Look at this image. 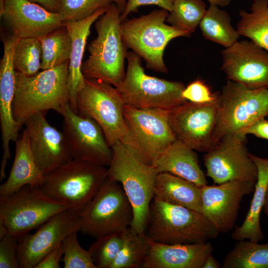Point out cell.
Masks as SVG:
<instances>
[{
	"mask_svg": "<svg viewBox=\"0 0 268 268\" xmlns=\"http://www.w3.org/2000/svg\"><path fill=\"white\" fill-rule=\"evenodd\" d=\"M121 14L116 4L112 2L95 21L97 36L88 45L89 55L81 66L84 77L98 79L115 87L125 76L128 49L122 35Z\"/></svg>",
	"mask_w": 268,
	"mask_h": 268,
	"instance_id": "cell-1",
	"label": "cell"
},
{
	"mask_svg": "<svg viewBox=\"0 0 268 268\" xmlns=\"http://www.w3.org/2000/svg\"><path fill=\"white\" fill-rule=\"evenodd\" d=\"M145 233L151 241L168 244L204 243L219 234L202 213L154 197Z\"/></svg>",
	"mask_w": 268,
	"mask_h": 268,
	"instance_id": "cell-2",
	"label": "cell"
},
{
	"mask_svg": "<svg viewBox=\"0 0 268 268\" xmlns=\"http://www.w3.org/2000/svg\"><path fill=\"white\" fill-rule=\"evenodd\" d=\"M68 64L69 61L32 76L16 71L12 110L14 119L21 127L34 114L51 109L60 114L68 103Z\"/></svg>",
	"mask_w": 268,
	"mask_h": 268,
	"instance_id": "cell-3",
	"label": "cell"
},
{
	"mask_svg": "<svg viewBox=\"0 0 268 268\" xmlns=\"http://www.w3.org/2000/svg\"><path fill=\"white\" fill-rule=\"evenodd\" d=\"M111 147L113 156L108 177L121 184L132 205L131 227L138 233L145 232L158 172L152 165L137 159L120 141Z\"/></svg>",
	"mask_w": 268,
	"mask_h": 268,
	"instance_id": "cell-4",
	"label": "cell"
},
{
	"mask_svg": "<svg viewBox=\"0 0 268 268\" xmlns=\"http://www.w3.org/2000/svg\"><path fill=\"white\" fill-rule=\"evenodd\" d=\"M168 111L124 105L126 132L121 143L141 162L152 165L176 139Z\"/></svg>",
	"mask_w": 268,
	"mask_h": 268,
	"instance_id": "cell-5",
	"label": "cell"
},
{
	"mask_svg": "<svg viewBox=\"0 0 268 268\" xmlns=\"http://www.w3.org/2000/svg\"><path fill=\"white\" fill-rule=\"evenodd\" d=\"M107 179L105 166L72 159L45 175L40 187L52 199L81 210Z\"/></svg>",
	"mask_w": 268,
	"mask_h": 268,
	"instance_id": "cell-6",
	"label": "cell"
},
{
	"mask_svg": "<svg viewBox=\"0 0 268 268\" xmlns=\"http://www.w3.org/2000/svg\"><path fill=\"white\" fill-rule=\"evenodd\" d=\"M169 11L161 8L146 15L121 23V33L128 49L142 58L147 68L167 73L163 53L168 43L179 37H189L191 34L166 24Z\"/></svg>",
	"mask_w": 268,
	"mask_h": 268,
	"instance_id": "cell-7",
	"label": "cell"
},
{
	"mask_svg": "<svg viewBox=\"0 0 268 268\" xmlns=\"http://www.w3.org/2000/svg\"><path fill=\"white\" fill-rule=\"evenodd\" d=\"M126 59L125 78L116 87L125 105L171 111L188 101L182 95L185 86L182 82L147 75L141 58L133 51L127 52Z\"/></svg>",
	"mask_w": 268,
	"mask_h": 268,
	"instance_id": "cell-8",
	"label": "cell"
},
{
	"mask_svg": "<svg viewBox=\"0 0 268 268\" xmlns=\"http://www.w3.org/2000/svg\"><path fill=\"white\" fill-rule=\"evenodd\" d=\"M217 104L214 144L268 116V87L252 89L228 80L218 95Z\"/></svg>",
	"mask_w": 268,
	"mask_h": 268,
	"instance_id": "cell-9",
	"label": "cell"
},
{
	"mask_svg": "<svg viewBox=\"0 0 268 268\" xmlns=\"http://www.w3.org/2000/svg\"><path fill=\"white\" fill-rule=\"evenodd\" d=\"M80 218L79 232L96 239L122 232L131 226L133 209L121 184L108 177L80 210Z\"/></svg>",
	"mask_w": 268,
	"mask_h": 268,
	"instance_id": "cell-10",
	"label": "cell"
},
{
	"mask_svg": "<svg viewBox=\"0 0 268 268\" xmlns=\"http://www.w3.org/2000/svg\"><path fill=\"white\" fill-rule=\"evenodd\" d=\"M70 208L46 195L40 187L25 185L10 196L0 198V221L8 234L19 239Z\"/></svg>",
	"mask_w": 268,
	"mask_h": 268,
	"instance_id": "cell-11",
	"label": "cell"
},
{
	"mask_svg": "<svg viewBox=\"0 0 268 268\" xmlns=\"http://www.w3.org/2000/svg\"><path fill=\"white\" fill-rule=\"evenodd\" d=\"M77 113L94 120L103 131L111 147L121 141L126 132L124 103L115 87L85 77L76 98Z\"/></svg>",
	"mask_w": 268,
	"mask_h": 268,
	"instance_id": "cell-12",
	"label": "cell"
},
{
	"mask_svg": "<svg viewBox=\"0 0 268 268\" xmlns=\"http://www.w3.org/2000/svg\"><path fill=\"white\" fill-rule=\"evenodd\" d=\"M246 135L225 136L203 156L206 176L215 184L228 181L256 183L258 171L246 147Z\"/></svg>",
	"mask_w": 268,
	"mask_h": 268,
	"instance_id": "cell-13",
	"label": "cell"
},
{
	"mask_svg": "<svg viewBox=\"0 0 268 268\" xmlns=\"http://www.w3.org/2000/svg\"><path fill=\"white\" fill-rule=\"evenodd\" d=\"M60 114L63 117V132L73 159L102 166L112 160V147L100 126L93 119L74 112L68 103Z\"/></svg>",
	"mask_w": 268,
	"mask_h": 268,
	"instance_id": "cell-14",
	"label": "cell"
},
{
	"mask_svg": "<svg viewBox=\"0 0 268 268\" xmlns=\"http://www.w3.org/2000/svg\"><path fill=\"white\" fill-rule=\"evenodd\" d=\"M80 210L70 208L51 217L33 234L19 239L17 258L21 268H34L63 240L80 229Z\"/></svg>",
	"mask_w": 268,
	"mask_h": 268,
	"instance_id": "cell-15",
	"label": "cell"
},
{
	"mask_svg": "<svg viewBox=\"0 0 268 268\" xmlns=\"http://www.w3.org/2000/svg\"><path fill=\"white\" fill-rule=\"evenodd\" d=\"M217 100L209 103L189 101L169 112V122L177 139L201 152L214 145Z\"/></svg>",
	"mask_w": 268,
	"mask_h": 268,
	"instance_id": "cell-16",
	"label": "cell"
},
{
	"mask_svg": "<svg viewBox=\"0 0 268 268\" xmlns=\"http://www.w3.org/2000/svg\"><path fill=\"white\" fill-rule=\"evenodd\" d=\"M228 80L252 89L268 87V51L251 40L238 41L221 52Z\"/></svg>",
	"mask_w": 268,
	"mask_h": 268,
	"instance_id": "cell-17",
	"label": "cell"
},
{
	"mask_svg": "<svg viewBox=\"0 0 268 268\" xmlns=\"http://www.w3.org/2000/svg\"><path fill=\"white\" fill-rule=\"evenodd\" d=\"M255 182L228 181L201 187L202 213L219 233L231 231L238 217L243 198L255 191Z\"/></svg>",
	"mask_w": 268,
	"mask_h": 268,
	"instance_id": "cell-18",
	"label": "cell"
},
{
	"mask_svg": "<svg viewBox=\"0 0 268 268\" xmlns=\"http://www.w3.org/2000/svg\"><path fill=\"white\" fill-rule=\"evenodd\" d=\"M47 112L34 114L24 124L33 154L44 175L73 159L64 132L49 123Z\"/></svg>",
	"mask_w": 268,
	"mask_h": 268,
	"instance_id": "cell-19",
	"label": "cell"
},
{
	"mask_svg": "<svg viewBox=\"0 0 268 268\" xmlns=\"http://www.w3.org/2000/svg\"><path fill=\"white\" fill-rule=\"evenodd\" d=\"M3 54L0 63V124L3 150L0 169V180L5 178V168L10 158L9 144L16 141L21 128L13 115L12 105L16 85V70L13 56L17 39H3Z\"/></svg>",
	"mask_w": 268,
	"mask_h": 268,
	"instance_id": "cell-20",
	"label": "cell"
},
{
	"mask_svg": "<svg viewBox=\"0 0 268 268\" xmlns=\"http://www.w3.org/2000/svg\"><path fill=\"white\" fill-rule=\"evenodd\" d=\"M0 15L12 34L19 38H39L64 26L59 13L27 0H4Z\"/></svg>",
	"mask_w": 268,
	"mask_h": 268,
	"instance_id": "cell-21",
	"label": "cell"
},
{
	"mask_svg": "<svg viewBox=\"0 0 268 268\" xmlns=\"http://www.w3.org/2000/svg\"><path fill=\"white\" fill-rule=\"evenodd\" d=\"M142 268H202L213 248L210 243L163 244L149 240Z\"/></svg>",
	"mask_w": 268,
	"mask_h": 268,
	"instance_id": "cell-22",
	"label": "cell"
},
{
	"mask_svg": "<svg viewBox=\"0 0 268 268\" xmlns=\"http://www.w3.org/2000/svg\"><path fill=\"white\" fill-rule=\"evenodd\" d=\"M108 6L101 8L91 15L76 21L63 22L71 40V50L68 64L67 88L68 104L72 110L77 113L76 98L84 84L85 77L81 71L82 58L90 28L106 11Z\"/></svg>",
	"mask_w": 268,
	"mask_h": 268,
	"instance_id": "cell-23",
	"label": "cell"
},
{
	"mask_svg": "<svg viewBox=\"0 0 268 268\" xmlns=\"http://www.w3.org/2000/svg\"><path fill=\"white\" fill-rule=\"evenodd\" d=\"M15 143L13 165L7 180L0 186V198L10 196L25 185L40 187L43 181L44 175L33 154L25 129Z\"/></svg>",
	"mask_w": 268,
	"mask_h": 268,
	"instance_id": "cell-24",
	"label": "cell"
},
{
	"mask_svg": "<svg viewBox=\"0 0 268 268\" xmlns=\"http://www.w3.org/2000/svg\"><path fill=\"white\" fill-rule=\"evenodd\" d=\"M152 166L158 173L166 172L190 181L201 187L207 185L194 150L176 139L155 160Z\"/></svg>",
	"mask_w": 268,
	"mask_h": 268,
	"instance_id": "cell-25",
	"label": "cell"
},
{
	"mask_svg": "<svg viewBox=\"0 0 268 268\" xmlns=\"http://www.w3.org/2000/svg\"><path fill=\"white\" fill-rule=\"evenodd\" d=\"M258 171L254 196L249 209L242 224L236 226L231 234L235 240H249L259 242L264 238L260 216L263 209L268 187V157L266 158L250 153Z\"/></svg>",
	"mask_w": 268,
	"mask_h": 268,
	"instance_id": "cell-26",
	"label": "cell"
},
{
	"mask_svg": "<svg viewBox=\"0 0 268 268\" xmlns=\"http://www.w3.org/2000/svg\"><path fill=\"white\" fill-rule=\"evenodd\" d=\"M154 198L202 213L201 187L171 173H158L154 187Z\"/></svg>",
	"mask_w": 268,
	"mask_h": 268,
	"instance_id": "cell-27",
	"label": "cell"
},
{
	"mask_svg": "<svg viewBox=\"0 0 268 268\" xmlns=\"http://www.w3.org/2000/svg\"><path fill=\"white\" fill-rule=\"evenodd\" d=\"M199 26L206 39L225 48L233 45L240 36L228 12L215 5L209 4Z\"/></svg>",
	"mask_w": 268,
	"mask_h": 268,
	"instance_id": "cell-28",
	"label": "cell"
},
{
	"mask_svg": "<svg viewBox=\"0 0 268 268\" xmlns=\"http://www.w3.org/2000/svg\"><path fill=\"white\" fill-rule=\"evenodd\" d=\"M239 14V35L268 51V0H253L250 12L241 10Z\"/></svg>",
	"mask_w": 268,
	"mask_h": 268,
	"instance_id": "cell-29",
	"label": "cell"
},
{
	"mask_svg": "<svg viewBox=\"0 0 268 268\" xmlns=\"http://www.w3.org/2000/svg\"><path fill=\"white\" fill-rule=\"evenodd\" d=\"M222 268H268V243L238 240L226 256Z\"/></svg>",
	"mask_w": 268,
	"mask_h": 268,
	"instance_id": "cell-30",
	"label": "cell"
},
{
	"mask_svg": "<svg viewBox=\"0 0 268 268\" xmlns=\"http://www.w3.org/2000/svg\"><path fill=\"white\" fill-rule=\"evenodd\" d=\"M42 50L41 69L53 68L69 61L71 40L64 25L38 38Z\"/></svg>",
	"mask_w": 268,
	"mask_h": 268,
	"instance_id": "cell-31",
	"label": "cell"
},
{
	"mask_svg": "<svg viewBox=\"0 0 268 268\" xmlns=\"http://www.w3.org/2000/svg\"><path fill=\"white\" fill-rule=\"evenodd\" d=\"M122 247L111 268H142L150 243L145 233H138L131 226L123 231Z\"/></svg>",
	"mask_w": 268,
	"mask_h": 268,
	"instance_id": "cell-32",
	"label": "cell"
},
{
	"mask_svg": "<svg viewBox=\"0 0 268 268\" xmlns=\"http://www.w3.org/2000/svg\"><path fill=\"white\" fill-rule=\"evenodd\" d=\"M206 5L202 0H174L166 21L190 34L195 31L204 15Z\"/></svg>",
	"mask_w": 268,
	"mask_h": 268,
	"instance_id": "cell-33",
	"label": "cell"
},
{
	"mask_svg": "<svg viewBox=\"0 0 268 268\" xmlns=\"http://www.w3.org/2000/svg\"><path fill=\"white\" fill-rule=\"evenodd\" d=\"M42 50L37 38H18L14 47L13 62L16 71L32 76L41 69Z\"/></svg>",
	"mask_w": 268,
	"mask_h": 268,
	"instance_id": "cell-34",
	"label": "cell"
},
{
	"mask_svg": "<svg viewBox=\"0 0 268 268\" xmlns=\"http://www.w3.org/2000/svg\"><path fill=\"white\" fill-rule=\"evenodd\" d=\"M123 240V231L96 239L88 250L96 268H111Z\"/></svg>",
	"mask_w": 268,
	"mask_h": 268,
	"instance_id": "cell-35",
	"label": "cell"
},
{
	"mask_svg": "<svg viewBox=\"0 0 268 268\" xmlns=\"http://www.w3.org/2000/svg\"><path fill=\"white\" fill-rule=\"evenodd\" d=\"M111 3V0H61L59 14L63 23L78 20Z\"/></svg>",
	"mask_w": 268,
	"mask_h": 268,
	"instance_id": "cell-36",
	"label": "cell"
},
{
	"mask_svg": "<svg viewBox=\"0 0 268 268\" xmlns=\"http://www.w3.org/2000/svg\"><path fill=\"white\" fill-rule=\"evenodd\" d=\"M77 232H74L62 242L64 249L63 262L65 268H96L88 250L84 249L77 239Z\"/></svg>",
	"mask_w": 268,
	"mask_h": 268,
	"instance_id": "cell-37",
	"label": "cell"
},
{
	"mask_svg": "<svg viewBox=\"0 0 268 268\" xmlns=\"http://www.w3.org/2000/svg\"><path fill=\"white\" fill-rule=\"evenodd\" d=\"M182 95L189 102L209 103L216 101L218 94L212 93L203 81L197 79L185 87Z\"/></svg>",
	"mask_w": 268,
	"mask_h": 268,
	"instance_id": "cell-38",
	"label": "cell"
},
{
	"mask_svg": "<svg viewBox=\"0 0 268 268\" xmlns=\"http://www.w3.org/2000/svg\"><path fill=\"white\" fill-rule=\"evenodd\" d=\"M0 240V268H19L17 258L19 238L8 234Z\"/></svg>",
	"mask_w": 268,
	"mask_h": 268,
	"instance_id": "cell-39",
	"label": "cell"
},
{
	"mask_svg": "<svg viewBox=\"0 0 268 268\" xmlns=\"http://www.w3.org/2000/svg\"><path fill=\"white\" fill-rule=\"evenodd\" d=\"M174 0H127L124 11L121 14L122 22L127 19L128 16L132 12L137 11L141 6L155 5L169 12L171 11Z\"/></svg>",
	"mask_w": 268,
	"mask_h": 268,
	"instance_id": "cell-40",
	"label": "cell"
},
{
	"mask_svg": "<svg viewBox=\"0 0 268 268\" xmlns=\"http://www.w3.org/2000/svg\"><path fill=\"white\" fill-rule=\"evenodd\" d=\"M64 255L62 244L47 254L34 268H59L60 261Z\"/></svg>",
	"mask_w": 268,
	"mask_h": 268,
	"instance_id": "cell-41",
	"label": "cell"
},
{
	"mask_svg": "<svg viewBox=\"0 0 268 268\" xmlns=\"http://www.w3.org/2000/svg\"><path fill=\"white\" fill-rule=\"evenodd\" d=\"M245 135L252 134L255 136L268 140V120L262 118L241 132Z\"/></svg>",
	"mask_w": 268,
	"mask_h": 268,
	"instance_id": "cell-42",
	"label": "cell"
},
{
	"mask_svg": "<svg viewBox=\"0 0 268 268\" xmlns=\"http://www.w3.org/2000/svg\"><path fill=\"white\" fill-rule=\"evenodd\" d=\"M38 4L47 10L55 13H59L61 0H27Z\"/></svg>",
	"mask_w": 268,
	"mask_h": 268,
	"instance_id": "cell-43",
	"label": "cell"
},
{
	"mask_svg": "<svg viewBox=\"0 0 268 268\" xmlns=\"http://www.w3.org/2000/svg\"><path fill=\"white\" fill-rule=\"evenodd\" d=\"M221 267V265L210 254L206 258L202 268H219Z\"/></svg>",
	"mask_w": 268,
	"mask_h": 268,
	"instance_id": "cell-44",
	"label": "cell"
},
{
	"mask_svg": "<svg viewBox=\"0 0 268 268\" xmlns=\"http://www.w3.org/2000/svg\"><path fill=\"white\" fill-rule=\"evenodd\" d=\"M210 4L215 5L219 7H225L228 5L232 0H207Z\"/></svg>",
	"mask_w": 268,
	"mask_h": 268,
	"instance_id": "cell-45",
	"label": "cell"
},
{
	"mask_svg": "<svg viewBox=\"0 0 268 268\" xmlns=\"http://www.w3.org/2000/svg\"><path fill=\"white\" fill-rule=\"evenodd\" d=\"M111 1L116 4L122 14L125 10L127 0H111Z\"/></svg>",
	"mask_w": 268,
	"mask_h": 268,
	"instance_id": "cell-46",
	"label": "cell"
},
{
	"mask_svg": "<svg viewBox=\"0 0 268 268\" xmlns=\"http://www.w3.org/2000/svg\"><path fill=\"white\" fill-rule=\"evenodd\" d=\"M8 234L7 229L5 225L0 221V239L3 238Z\"/></svg>",
	"mask_w": 268,
	"mask_h": 268,
	"instance_id": "cell-47",
	"label": "cell"
},
{
	"mask_svg": "<svg viewBox=\"0 0 268 268\" xmlns=\"http://www.w3.org/2000/svg\"><path fill=\"white\" fill-rule=\"evenodd\" d=\"M263 210L265 214L268 216V187L267 190Z\"/></svg>",
	"mask_w": 268,
	"mask_h": 268,
	"instance_id": "cell-48",
	"label": "cell"
},
{
	"mask_svg": "<svg viewBox=\"0 0 268 268\" xmlns=\"http://www.w3.org/2000/svg\"><path fill=\"white\" fill-rule=\"evenodd\" d=\"M3 0H0V5H1L2 3Z\"/></svg>",
	"mask_w": 268,
	"mask_h": 268,
	"instance_id": "cell-49",
	"label": "cell"
},
{
	"mask_svg": "<svg viewBox=\"0 0 268 268\" xmlns=\"http://www.w3.org/2000/svg\"></svg>",
	"mask_w": 268,
	"mask_h": 268,
	"instance_id": "cell-50",
	"label": "cell"
}]
</instances>
